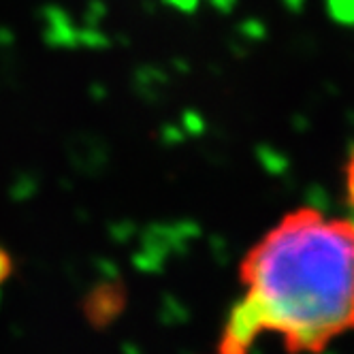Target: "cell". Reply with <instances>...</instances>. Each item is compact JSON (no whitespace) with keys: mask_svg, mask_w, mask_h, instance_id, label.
<instances>
[{"mask_svg":"<svg viewBox=\"0 0 354 354\" xmlns=\"http://www.w3.org/2000/svg\"><path fill=\"white\" fill-rule=\"evenodd\" d=\"M245 288L218 354H248L263 333L290 354H318L354 331V222L316 207L284 214L239 265Z\"/></svg>","mask_w":354,"mask_h":354,"instance_id":"obj_1","label":"cell"},{"mask_svg":"<svg viewBox=\"0 0 354 354\" xmlns=\"http://www.w3.org/2000/svg\"><path fill=\"white\" fill-rule=\"evenodd\" d=\"M122 306H124V295H122L120 288L100 286L90 297L88 318L94 324H105V322L113 320L122 312Z\"/></svg>","mask_w":354,"mask_h":354,"instance_id":"obj_2","label":"cell"},{"mask_svg":"<svg viewBox=\"0 0 354 354\" xmlns=\"http://www.w3.org/2000/svg\"><path fill=\"white\" fill-rule=\"evenodd\" d=\"M326 7L333 19L354 26V0H326Z\"/></svg>","mask_w":354,"mask_h":354,"instance_id":"obj_3","label":"cell"},{"mask_svg":"<svg viewBox=\"0 0 354 354\" xmlns=\"http://www.w3.org/2000/svg\"><path fill=\"white\" fill-rule=\"evenodd\" d=\"M344 192H346V203L354 212V147L350 149L346 167H344Z\"/></svg>","mask_w":354,"mask_h":354,"instance_id":"obj_4","label":"cell"},{"mask_svg":"<svg viewBox=\"0 0 354 354\" xmlns=\"http://www.w3.org/2000/svg\"><path fill=\"white\" fill-rule=\"evenodd\" d=\"M13 273V259L5 248H0V286H3Z\"/></svg>","mask_w":354,"mask_h":354,"instance_id":"obj_5","label":"cell"}]
</instances>
